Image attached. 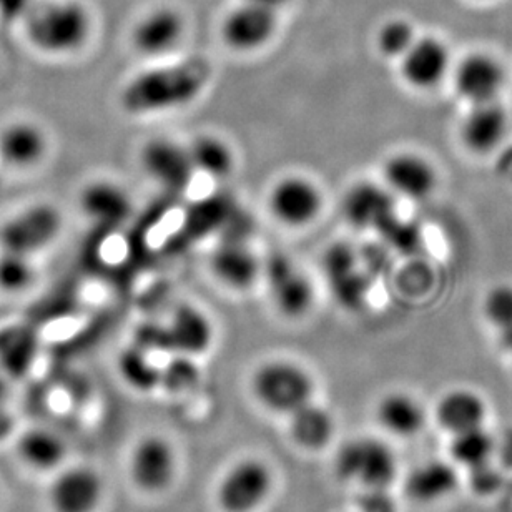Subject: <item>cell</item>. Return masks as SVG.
I'll list each match as a JSON object with an SVG mask.
<instances>
[{
	"instance_id": "cell-1",
	"label": "cell",
	"mask_w": 512,
	"mask_h": 512,
	"mask_svg": "<svg viewBox=\"0 0 512 512\" xmlns=\"http://www.w3.org/2000/svg\"><path fill=\"white\" fill-rule=\"evenodd\" d=\"M210 75V65L200 59L152 67L128 80L120 92V105L133 117L183 109L205 92Z\"/></svg>"
},
{
	"instance_id": "cell-2",
	"label": "cell",
	"mask_w": 512,
	"mask_h": 512,
	"mask_svg": "<svg viewBox=\"0 0 512 512\" xmlns=\"http://www.w3.org/2000/svg\"><path fill=\"white\" fill-rule=\"evenodd\" d=\"M29 44L49 57H70L87 47L94 15L82 0H44L25 19Z\"/></svg>"
},
{
	"instance_id": "cell-3",
	"label": "cell",
	"mask_w": 512,
	"mask_h": 512,
	"mask_svg": "<svg viewBox=\"0 0 512 512\" xmlns=\"http://www.w3.org/2000/svg\"><path fill=\"white\" fill-rule=\"evenodd\" d=\"M252 391L263 408L290 416L313 401L315 381L296 361L268 360L253 373Z\"/></svg>"
},
{
	"instance_id": "cell-4",
	"label": "cell",
	"mask_w": 512,
	"mask_h": 512,
	"mask_svg": "<svg viewBox=\"0 0 512 512\" xmlns=\"http://www.w3.org/2000/svg\"><path fill=\"white\" fill-rule=\"evenodd\" d=\"M335 473L345 483L365 489H388L398 478V458L383 439H350L338 449Z\"/></svg>"
},
{
	"instance_id": "cell-5",
	"label": "cell",
	"mask_w": 512,
	"mask_h": 512,
	"mask_svg": "<svg viewBox=\"0 0 512 512\" xmlns=\"http://www.w3.org/2000/svg\"><path fill=\"white\" fill-rule=\"evenodd\" d=\"M271 303L288 320H300L315 305V286L310 276L285 253H271L263 260V275Z\"/></svg>"
},
{
	"instance_id": "cell-6",
	"label": "cell",
	"mask_w": 512,
	"mask_h": 512,
	"mask_svg": "<svg viewBox=\"0 0 512 512\" xmlns=\"http://www.w3.org/2000/svg\"><path fill=\"white\" fill-rule=\"evenodd\" d=\"M266 205L275 222L290 230H303L320 218L325 197L311 178L288 173L271 185Z\"/></svg>"
},
{
	"instance_id": "cell-7",
	"label": "cell",
	"mask_w": 512,
	"mask_h": 512,
	"mask_svg": "<svg viewBox=\"0 0 512 512\" xmlns=\"http://www.w3.org/2000/svg\"><path fill=\"white\" fill-rule=\"evenodd\" d=\"M275 484L270 466L258 458H245L228 468L217 488L223 512H255L268 501Z\"/></svg>"
},
{
	"instance_id": "cell-8",
	"label": "cell",
	"mask_w": 512,
	"mask_h": 512,
	"mask_svg": "<svg viewBox=\"0 0 512 512\" xmlns=\"http://www.w3.org/2000/svg\"><path fill=\"white\" fill-rule=\"evenodd\" d=\"M62 217L52 205H34L15 213L0 230L5 252L32 256L52 245L59 237Z\"/></svg>"
},
{
	"instance_id": "cell-9",
	"label": "cell",
	"mask_w": 512,
	"mask_h": 512,
	"mask_svg": "<svg viewBox=\"0 0 512 512\" xmlns=\"http://www.w3.org/2000/svg\"><path fill=\"white\" fill-rule=\"evenodd\" d=\"M278 30V12L250 2L233 7L220 24V37L227 49L237 54H253L270 44Z\"/></svg>"
},
{
	"instance_id": "cell-10",
	"label": "cell",
	"mask_w": 512,
	"mask_h": 512,
	"mask_svg": "<svg viewBox=\"0 0 512 512\" xmlns=\"http://www.w3.org/2000/svg\"><path fill=\"white\" fill-rule=\"evenodd\" d=\"M398 62L404 84L418 92L436 89L453 72L448 45L434 35H419Z\"/></svg>"
},
{
	"instance_id": "cell-11",
	"label": "cell",
	"mask_w": 512,
	"mask_h": 512,
	"mask_svg": "<svg viewBox=\"0 0 512 512\" xmlns=\"http://www.w3.org/2000/svg\"><path fill=\"white\" fill-rule=\"evenodd\" d=\"M140 167L148 178L170 192H183L197 175L188 147L172 138L155 137L140 150Z\"/></svg>"
},
{
	"instance_id": "cell-12",
	"label": "cell",
	"mask_w": 512,
	"mask_h": 512,
	"mask_svg": "<svg viewBox=\"0 0 512 512\" xmlns=\"http://www.w3.org/2000/svg\"><path fill=\"white\" fill-rule=\"evenodd\" d=\"M187 34V20L172 5H160L148 10L133 25L130 42L138 54L148 59H158L172 54Z\"/></svg>"
},
{
	"instance_id": "cell-13",
	"label": "cell",
	"mask_w": 512,
	"mask_h": 512,
	"mask_svg": "<svg viewBox=\"0 0 512 512\" xmlns=\"http://www.w3.org/2000/svg\"><path fill=\"white\" fill-rule=\"evenodd\" d=\"M128 471L133 484L143 493H162L177 476L175 449L162 436H145L130 454Z\"/></svg>"
},
{
	"instance_id": "cell-14",
	"label": "cell",
	"mask_w": 512,
	"mask_h": 512,
	"mask_svg": "<svg viewBox=\"0 0 512 512\" xmlns=\"http://www.w3.org/2000/svg\"><path fill=\"white\" fill-rule=\"evenodd\" d=\"M451 74L456 94L469 105L496 102L506 84L503 64L488 52H471Z\"/></svg>"
},
{
	"instance_id": "cell-15",
	"label": "cell",
	"mask_w": 512,
	"mask_h": 512,
	"mask_svg": "<svg viewBox=\"0 0 512 512\" xmlns=\"http://www.w3.org/2000/svg\"><path fill=\"white\" fill-rule=\"evenodd\" d=\"M383 180L394 197L423 202L438 187V172L423 155L398 152L384 160Z\"/></svg>"
},
{
	"instance_id": "cell-16",
	"label": "cell",
	"mask_w": 512,
	"mask_h": 512,
	"mask_svg": "<svg viewBox=\"0 0 512 512\" xmlns=\"http://www.w3.org/2000/svg\"><path fill=\"white\" fill-rule=\"evenodd\" d=\"M394 208L396 203L393 193L389 192L386 185L373 182L351 185L341 200V213L345 222L360 232H383L396 215Z\"/></svg>"
},
{
	"instance_id": "cell-17",
	"label": "cell",
	"mask_w": 512,
	"mask_h": 512,
	"mask_svg": "<svg viewBox=\"0 0 512 512\" xmlns=\"http://www.w3.org/2000/svg\"><path fill=\"white\" fill-rule=\"evenodd\" d=\"M210 271L228 290L248 291L261 280L263 260L243 238H225L210 255Z\"/></svg>"
},
{
	"instance_id": "cell-18",
	"label": "cell",
	"mask_w": 512,
	"mask_h": 512,
	"mask_svg": "<svg viewBox=\"0 0 512 512\" xmlns=\"http://www.w3.org/2000/svg\"><path fill=\"white\" fill-rule=\"evenodd\" d=\"M104 496L99 473L89 466L64 469L50 486L49 501L54 512H95Z\"/></svg>"
},
{
	"instance_id": "cell-19",
	"label": "cell",
	"mask_w": 512,
	"mask_h": 512,
	"mask_svg": "<svg viewBox=\"0 0 512 512\" xmlns=\"http://www.w3.org/2000/svg\"><path fill=\"white\" fill-rule=\"evenodd\" d=\"M79 207L97 227L117 228L132 217L133 203L119 183L94 180L80 190Z\"/></svg>"
},
{
	"instance_id": "cell-20",
	"label": "cell",
	"mask_w": 512,
	"mask_h": 512,
	"mask_svg": "<svg viewBox=\"0 0 512 512\" xmlns=\"http://www.w3.org/2000/svg\"><path fill=\"white\" fill-rule=\"evenodd\" d=\"M49 138L30 120H17L0 130V160L12 170H32L44 162Z\"/></svg>"
},
{
	"instance_id": "cell-21",
	"label": "cell",
	"mask_w": 512,
	"mask_h": 512,
	"mask_svg": "<svg viewBox=\"0 0 512 512\" xmlns=\"http://www.w3.org/2000/svg\"><path fill=\"white\" fill-rule=\"evenodd\" d=\"M509 117L503 105L496 102L471 105L461 124V142L474 155H489L508 135Z\"/></svg>"
},
{
	"instance_id": "cell-22",
	"label": "cell",
	"mask_w": 512,
	"mask_h": 512,
	"mask_svg": "<svg viewBox=\"0 0 512 512\" xmlns=\"http://www.w3.org/2000/svg\"><path fill=\"white\" fill-rule=\"evenodd\" d=\"M173 355H205L215 341V326L210 316L198 306L183 303L173 310L167 323Z\"/></svg>"
},
{
	"instance_id": "cell-23",
	"label": "cell",
	"mask_w": 512,
	"mask_h": 512,
	"mask_svg": "<svg viewBox=\"0 0 512 512\" xmlns=\"http://www.w3.org/2000/svg\"><path fill=\"white\" fill-rule=\"evenodd\" d=\"M325 271L331 293L346 310H361L368 283L355 252L346 245H333L325 255Z\"/></svg>"
},
{
	"instance_id": "cell-24",
	"label": "cell",
	"mask_w": 512,
	"mask_h": 512,
	"mask_svg": "<svg viewBox=\"0 0 512 512\" xmlns=\"http://www.w3.org/2000/svg\"><path fill=\"white\" fill-rule=\"evenodd\" d=\"M434 416L439 426L453 436L468 429L484 426L488 418V404L483 396L473 389H453L439 399Z\"/></svg>"
},
{
	"instance_id": "cell-25",
	"label": "cell",
	"mask_w": 512,
	"mask_h": 512,
	"mask_svg": "<svg viewBox=\"0 0 512 512\" xmlns=\"http://www.w3.org/2000/svg\"><path fill=\"white\" fill-rule=\"evenodd\" d=\"M458 484L456 466L433 459L414 466L413 471L406 476L404 491L416 503H436L454 493Z\"/></svg>"
},
{
	"instance_id": "cell-26",
	"label": "cell",
	"mask_w": 512,
	"mask_h": 512,
	"mask_svg": "<svg viewBox=\"0 0 512 512\" xmlns=\"http://www.w3.org/2000/svg\"><path fill=\"white\" fill-rule=\"evenodd\" d=\"M376 418L384 431L396 438L418 436L426 424V411L419 399L403 391H393L380 399Z\"/></svg>"
},
{
	"instance_id": "cell-27",
	"label": "cell",
	"mask_w": 512,
	"mask_h": 512,
	"mask_svg": "<svg viewBox=\"0 0 512 512\" xmlns=\"http://www.w3.org/2000/svg\"><path fill=\"white\" fill-rule=\"evenodd\" d=\"M39 353V338L30 326L9 325L0 330V370L12 380L29 375Z\"/></svg>"
},
{
	"instance_id": "cell-28",
	"label": "cell",
	"mask_w": 512,
	"mask_h": 512,
	"mask_svg": "<svg viewBox=\"0 0 512 512\" xmlns=\"http://www.w3.org/2000/svg\"><path fill=\"white\" fill-rule=\"evenodd\" d=\"M290 436L296 446L306 451H320L335 436V418L315 401L296 409L290 416Z\"/></svg>"
},
{
	"instance_id": "cell-29",
	"label": "cell",
	"mask_w": 512,
	"mask_h": 512,
	"mask_svg": "<svg viewBox=\"0 0 512 512\" xmlns=\"http://www.w3.org/2000/svg\"><path fill=\"white\" fill-rule=\"evenodd\" d=\"M188 153H190L197 175L202 173L205 177L218 180V182L232 177L235 165H237V158H235V152L230 147V143L225 142L222 137L210 135V133L198 135L188 145Z\"/></svg>"
},
{
	"instance_id": "cell-30",
	"label": "cell",
	"mask_w": 512,
	"mask_h": 512,
	"mask_svg": "<svg viewBox=\"0 0 512 512\" xmlns=\"http://www.w3.org/2000/svg\"><path fill=\"white\" fill-rule=\"evenodd\" d=\"M19 456L35 471H52L65 459V444L49 429H30L20 438Z\"/></svg>"
},
{
	"instance_id": "cell-31",
	"label": "cell",
	"mask_w": 512,
	"mask_h": 512,
	"mask_svg": "<svg viewBox=\"0 0 512 512\" xmlns=\"http://www.w3.org/2000/svg\"><path fill=\"white\" fill-rule=\"evenodd\" d=\"M496 451H498V441L494 439L493 434L489 433L486 426L453 434L449 444V454L454 463L468 471L491 463Z\"/></svg>"
},
{
	"instance_id": "cell-32",
	"label": "cell",
	"mask_w": 512,
	"mask_h": 512,
	"mask_svg": "<svg viewBox=\"0 0 512 512\" xmlns=\"http://www.w3.org/2000/svg\"><path fill=\"white\" fill-rule=\"evenodd\" d=\"M119 373L130 388L140 393H150L153 389L160 388L162 383V368L153 363L152 355L148 351L137 345L122 351Z\"/></svg>"
},
{
	"instance_id": "cell-33",
	"label": "cell",
	"mask_w": 512,
	"mask_h": 512,
	"mask_svg": "<svg viewBox=\"0 0 512 512\" xmlns=\"http://www.w3.org/2000/svg\"><path fill=\"white\" fill-rule=\"evenodd\" d=\"M418 37L414 25L408 19L394 17L381 25L376 34V47L386 59L399 60L411 49Z\"/></svg>"
},
{
	"instance_id": "cell-34",
	"label": "cell",
	"mask_w": 512,
	"mask_h": 512,
	"mask_svg": "<svg viewBox=\"0 0 512 512\" xmlns=\"http://www.w3.org/2000/svg\"><path fill=\"white\" fill-rule=\"evenodd\" d=\"M200 373L197 365L190 356L173 355L167 365L162 366V383L160 388L167 389L170 393L180 394L198 383Z\"/></svg>"
},
{
	"instance_id": "cell-35",
	"label": "cell",
	"mask_w": 512,
	"mask_h": 512,
	"mask_svg": "<svg viewBox=\"0 0 512 512\" xmlns=\"http://www.w3.org/2000/svg\"><path fill=\"white\" fill-rule=\"evenodd\" d=\"M34 278L30 256L5 252L0 256V288L5 291L24 290Z\"/></svg>"
},
{
	"instance_id": "cell-36",
	"label": "cell",
	"mask_w": 512,
	"mask_h": 512,
	"mask_svg": "<svg viewBox=\"0 0 512 512\" xmlns=\"http://www.w3.org/2000/svg\"><path fill=\"white\" fill-rule=\"evenodd\" d=\"M484 318L499 331L512 326V285L501 283L488 291L483 301Z\"/></svg>"
},
{
	"instance_id": "cell-37",
	"label": "cell",
	"mask_w": 512,
	"mask_h": 512,
	"mask_svg": "<svg viewBox=\"0 0 512 512\" xmlns=\"http://www.w3.org/2000/svg\"><path fill=\"white\" fill-rule=\"evenodd\" d=\"M135 345L148 351L150 355L152 353H172L167 325H160L153 321L138 326L137 333H135Z\"/></svg>"
},
{
	"instance_id": "cell-38",
	"label": "cell",
	"mask_w": 512,
	"mask_h": 512,
	"mask_svg": "<svg viewBox=\"0 0 512 512\" xmlns=\"http://www.w3.org/2000/svg\"><path fill=\"white\" fill-rule=\"evenodd\" d=\"M469 473H471V484H473L474 491L479 494L496 493L503 483L501 474L491 463L469 469Z\"/></svg>"
},
{
	"instance_id": "cell-39",
	"label": "cell",
	"mask_w": 512,
	"mask_h": 512,
	"mask_svg": "<svg viewBox=\"0 0 512 512\" xmlns=\"http://www.w3.org/2000/svg\"><path fill=\"white\" fill-rule=\"evenodd\" d=\"M388 489H366L358 501V512H396Z\"/></svg>"
},
{
	"instance_id": "cell-40",
	"label": "cell",
	"mask_w": 512,
	"mask_h": 512,
	"mask_svg": "<svg viewBox=\"0 0 512 512\" xmlns=\"http://www.w3.org/2000/svg\"><path fill=\"white\" fill-rule=\"evenodd\" d=\"M243 2H250V4L258 5L263 9L273 10V12H280L285 5L290 4V0H243Z\"/></svg>"
},
{
	"instance_id": "cell-41",
	"label": "cell",
	"mask_w": 512,
	"mask_h": 512,
	"mask_svg": "<svg viewBox=\"0 0 512 512\" xmlns=\"http://www.w3.org/2000/svg\"><path fill=\"white\" fill-rule=\"evenodd\" d=\"M12 426L14 423H12L10 414L4 408H0V441H4L9 436Z\"/></svg>"
},
{
	"instance_id": "cell-42",
	"label": "cell",
	"mask_w": 512,
	"mask_h": 512,
	"mask_svg": "<svg viewBox=\"0 0 512 512\" xmlns=\"http://www.w3.org/2000/svg\"><path fill=\"white\" fill-rule=\"evenodd\" d=\"M7 376L0 370V408H4L5 399H7Z\"/></svg>"
},
{
	"instance_id": "cell-43",
	"label": "cell",
	"mask_w": 512,
	"mask_h": 512,
	"mask_svg": "<svg viewBox=\"0 0 512 512\" xmlns=\"http://www.w3.org/2000/svg\"><path fill=\"white\" fill-rule=\"evenodd\" d=\"M501 333V341H503V345L508 348V350L512 351V326L508 328V330L499 331Z\"/></svg>"
}]
</instances>
